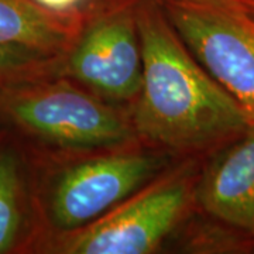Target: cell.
I'll return each instance as SVG.
<instances>
[{
	"mask_svg": "<svg viewBox=\"0 0 254 254\" xmlns=\"http://www.w3.org/2000/svg\"><path fill=\"white\" fill-rule=\"evenodd\" d=\"M141 85L128 108L138 140L177 160L203 158L252 122L200 65L158 0L137 1Z\"/></svg>",
	"mask_w": 254,
	"mask_h": 254,
	"instance_id": "1",
	"label": "cell"
},
{
	"mask_svg": "<svg viewBox=\"0 0 254 254\" xmlns=\"http://www.w3.org/2000/svg\"><path fill=\"white\" fill-rule=\"evenodd\" d=\"M31 150L41 245L88 226L153 181L177 158L134 138L76 153Z\"/></svg>",
	"mask_w": 254,
	"mask_h": 254,
	"instance_id": "2",
	"label": "cell"
},
{
	"mask_svg": "<svg viewBox=\"0 0 254 254\" xmlns=\"http://www.w3.org/2000/svg\"><path fill=\"white\" fill-rule=\"evenodd\" d=\"M0 123L44 153H76L137 138L128 109L60 73L0 89Z\"/></svg>",
	"mask_w": 254,
	"mask_h": 254,
	"instance_id": "3",
	"label": "cell"
},
{
	"mask_svg": "<svg viewBox=\"0 0 254 254\" xmlns=\"http://www.w3.org/2000/svg\"><path fill=\"white\" fill-rule=\"evenodd\" d=\"M202 158L177 160L88 226L46 240L38 254H155L195 210Z\"/></svg>",
	"mask_w": 254,
	"mask_h": 254,
	"instance_id": "4",
	"label": "cell"
},
{
	"mask_svg": "<svg viewBox=\"0 0 254 254\" xmlns=\"http://www.w3.org/2000/svg\"><path fill=\"white\" fill-rule=\"evenodd\" d=\"M138 0H96L82 17L58 73L112 105L128 109L143 73Z\"/></svg>",
	"mask_w": 254,
	"mask_h": 254,
	"instance_id": "5",
	"label": "cell"
},
{
	"mask_svg": "<svg viewBox=\"0 0 254 254\" xmlns=\"http://www.w3.org/2000/svg\"><path fill=\"white\" fill-rule=\"evenodd\" d=\"M185 46L254 122V14L235 0H158Z\"/></svg>",
	"mask_w": 254,
	"mask_h": 254,
	"instance_id": "6",
	"label": "cell"
},
{
	"mask_svg": "<svg viewBox=\"0 0 254 254\" xmlns=\"http://www.w3.org/2000/svg\"><path fill=\"white\" fill-rule=\"evenodd\" d=\"M195 208L254 243V122L202 158Z\"/></svg>",
	"mask_w": 254,
	"mask_h": 254,
	"instance_id": "7",
	"label": "cell"
},
{
	"mask_svg": "<svg viewBox=\"0 0 254 254\" xmlns=\"http://www.w3.org/2000/svg\"><path fill=\"white\" fill-rule=\"evenodd\" d=\"M41 233L31 150L0 123V254H36Z\"/></svg>",
	"mask_w": 254,
	"mask_h": 254,
	"instance_id": "8",
	"label": "cell"
},
{
	"mask_svg": "<svg viewBox=\"0 0 254 254\" xmlns=\"http://www.w3.org/2000/svg\"><path fill=\"white\" fill-rule=\"evenodd\" d=\"M83 16H63L31 0H0V44L58 58L71 46Z\"/></svg>",
	"mask_w": 254,
	"mask_h": 254,
	"instance_id": "9",
	"label": "cell"
},
{
	"mask_svg": "<svg viewBox=\"0 0 254 254\" xmlns=\"http://www.w3.org/2000/svg\"><path fill=\"white\" fill-rule=\"evenodd\" d=\"M168 249L181 253H235L254 249V243L215 219L193 210L171 239Z\"/></svg>",
	"mask_w": 254,
	"mask_h": 254,
	"instance_id": "10",
	"label": "cell"
},
{
	"mask_svg": "<svg viewBox=\"0 0 254 254\" xmlns=\"http://www.w3.org/2000/svg\"><path fill=\"white\" fill-rule=\"evenodd\" d=\"M60 57L50 58L0 44V89L58 73Z\"/></svg>",
	"mask_w": 254,
	"mask_h": 254,
	"instance_id": "11",
	"label": "cell"
},
{
	"mask_svg": "<svg viewBox=\"0 0 254 254\" xmlns=\"http://www.w3.org/2000/svg\"><path fill=\"white\" fill-rule=\"evenodd\" d=\"M34 4L63 16H83L96 0H31Z\"/></svg>",
	"mask_w": 254,
	"mask_h": 254,
	"instance_id": "12",
	"label": "cell"
},
{
	"mask_svg": "<svg viewBox=\"0 0 254 254\" xmlns=\"http://www.w3.org/2000/svg\"><path fill=\"white\" fill-rule=\"evenodd\" d=\"M240 6H243L246 10H249L252 14H254V0H235Z\"/></svg>",
	"mask_w": 254,
	"mask_h": 254,
	"instance_id": "13",
	"label": "cell"
}]
</instances>
